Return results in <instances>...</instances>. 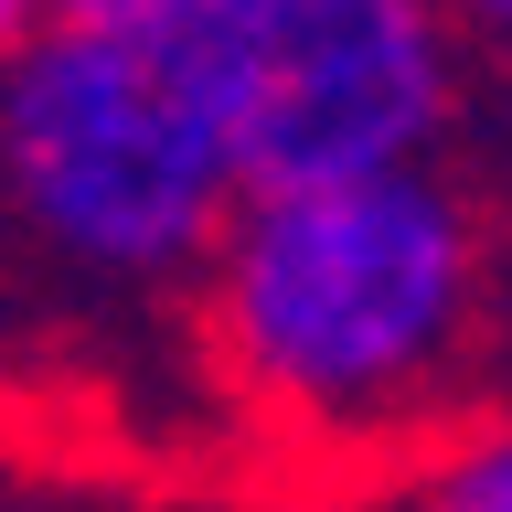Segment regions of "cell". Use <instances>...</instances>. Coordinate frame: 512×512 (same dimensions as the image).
Here are the masks:
<instances>
[{
  "mask_svg": "<svg viewBox=\"0 0 512 512\" xmlns=\"http://www.w3.org/2000/svg\"><path fill=\"white\" fill-rule=\"evenodd\" d=\"M171 22L246 192L406 171L459 139L470 54L438 0H182Z\"/></svg>",
  "mask_w": 512,
  "mask_h": 512,
  "instance_id": "3",
  "label": "cell"
},
{
  "mask_svg": "<svg viewBox=\"0 0 512 512\" xmlns=\"http://www.w3.org/2000/svg\"><path fill=\"white\" fill-rule=\"evenodd\" d=\"M203 374L278 438H438L502 310V235L470 171L406 160L352 182L246 192L192 278Z\"/></svg>",
  "mask_w": 512,
  "mask_h": 512,
  "instance_id": "1",
  "label": "cell"
},
{
  "mask_svg": "<svg viewBox=\"0 0 512 512\" xmlns=\"http://www.w3.org/2000/svg\"><path fill=\"white\" fill-rule=\"evenodd\" d=\"M374 512H512V406L438 427Z\"/></svg>",
  "mask_w": 512,
  "mask_h": 512,
  "instance_id": "4",
  "label": "cell"
},
{
  "mask_svg": "<svg viewBox=\"0 0 512 512\" xmlns=\"http://www.w3.org/2000/svg\"><path fill=\"white\" fill-rule=\"evenodd\" d=\"M182 0H32V22H160Z\"/></svg>",
  "mask_w": 512,
  "mask_h": 512,
  "instance_id": "6",
  "label": "cell"
},
{
  "mask_svg": "<svg viewBox=\"0 0 512 512\" xmlns=\"http://www.w3.org/2000/svg\"><path fill=\"white\" fill-rule=\"evenodd\" d=\"M246 203L182 22H32L0 54V246L32 278L150 310L192 299Z\"/></svg>",
  "mask_w": 512,
  "mask_h": 512,
  "instance_id": "2",
  "label": "cell"
},
{
  "mask_svg": "<svg viewBox=\"0 0 512 512\" xmlns=\"http://www.w3.org/2000/svg\"><path fill=\"white\" fill-rule=\"evenodd\" d=\"M22 32H32V0H0V54H11Z\"/></svg>",
  "mask_w": 512,
  "mask_h": 512,
  "instance_id": "7",
  "label": "cell"
},
{
  "mask_svg": "<svg viewBox=\"0 0 512 512\" xmlns=\"http://www.w3.org/2000/svg\"><path fill=\"white\" fill-rule=\"evenodd\" d=\"M448 32H459V54L491 64V75H512V0H438Z\"/></svg>",
  "mask_w": 512,
  "mask_h": 512,
  "instance_id": "5",
  "label": "cell"
}]
</instances>
